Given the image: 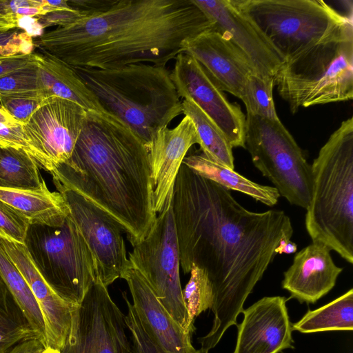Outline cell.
I'll return each mask as SVG.
<instances>
[{"label": "cell", "mask_w": 353, "mask_h": 353, "mask_svg": "<svg viewBox=\"0 0 353 353\" xmlns=\"http://www.w3.org/2000/svg\"><path fill=\"white\" fill-rule=\"evenodd\" d=\"M285 296H265L243 310L234 353H279L293 348Z\"/></svg>", "instance_id": "obj_17"}, {"label": "cell", "mask_w": 353, "mask_h": 353, "mask_svg": "<svg viewBox=\"0 0 353 353\" xmlns=\"http://www.w3.org/2000/svg\"><path fill=\"white\" fill-rule=\"evenodd\" d=\"M180 266L202 270L214 294L210 331L199 338L201 348L214 347L236 318L293 226L283 210L252 212L230 190L182 164L172 200Z\"/></svg>", "instance_id": "obj_1"}, {"label": "cell", "mask_w": 353, "mask_h": 353, "mask_svg": "<svg viewBox=\"0 0 353 353\" xmlns=\"http://www.w3.org/2000/svg\"><path fill=\"white\" fill-rule=\"evenodd\" d=\"M52 1L0 0V28H19L25 31L26 21L55 10Z\"/></svg>", "instance_id": "obj_31"}, {"label": "cell", "mask_w": 353, "mask_h": 353, "mask_svg": "<svg viewBox=\"0 0 353 353\" xmlns=\"http://www.w3.org/2000/svg\"><path fill=\"white\" fill-rule=\"evenodd\" d=\"M183 52L194 58L221 91L240 99L248 77L256 72L247 57L215 30L184 41Z\"/></svg>", "instance_id": "obj_18"}, {"label": "cell", "mask_w": 353, "mask_h": 353, "mask_svg": "<svg viewBox=\"0 0 353 353\" xmlns=\"http://www.w3.org/2000/svg\"><path fill=\"white\" fill-rule=\"evenodd\" d=\"M34 49L33 37L19 28H0V56L29 54Z\"/></svg>", "instance_id": "obj_37"}, {"label": "cell", "mask_w": 353, "mask_h": 353, "mask_svg": "<svg viewBox=\"0 0 353 353\" xmlns=\"http://www.w3.org/2000/svg\"><path fill=\"white\" fill-rule=\"evenodd\" d=\"M37 56L35 52L0 56V77L34 62Z\"/></svg>", "instance_id": "obj_40"}, {"label": "cell", "mask_w": 353, "mask_h": 353, "mask_svg": "<svg viewBox=\"0 0 353 353\" xmlns=\"http://www.w3.org/2000/svg\"><path fill=\"white\" fill-rule=\"evenodd\" d=\"M288 63L352 24V14H341L322 0H236Z\"/></svg>", "instance_id": "obj_7"}, {"label": "cell", "mask_w": 353, "mask_h": 353, "mask_svg": "<svg viewBox=\"0 0 353 353\" xmlns=\"http://www.w3.org/2000/svg\"><path fill=\"white\" fill-rule=\"evenodd\" d=\"M194 144H199L196 128L192 119L185 115L174 128H163L154 135L148 150L153 209L156 213L161 212L166 203L172 199L180 168Z\"/></svg>", "instance_id": "obj_19"}, {"label": "cell", "mask_w": 353, "mask_h": 353, "mask_svg": "<svg viewBox=\"0 0 353 353\" xmlns=\"http://www.w3.org/2000/svg\"><path fill=\"white\" fill-rule=\"evenodd\" d=\"M86 110L59 97L46 99L22 131L39 167L51 172L70 157L79 136Z\"/></svg>", "instance_id": "obj_12"}, {"label": "cell", "mask_w": 353, "mask_h": 353, "mask_svg": "<svg viewBox=\"0 0 353 353\" xmlns=\"http://www.w3.org/2000/svg\"><path fill=\"white\" fill-rule=\"evenodd\" d=\"M214 23V30L227 37L249 60L255 72L275 77L283 61L236 0H193Z\"/></svg>", "instance_id": "obj_15"}, {"label": "cell", "mask_w": 353, "mask_h": 353, "mask_svg": "<svg viewBox=\"0 0 353 353\" xmlns=\"http://www.w3.org/2000/svg\"><path fill=\"white\" fill-rule=\"evenodd\" d=\"M125 316L99 278L78 305L69 339L61 353H130Z\"/></svg>", "instance_id": "obj_11"}, {"label": "cell", "mask_w": 353, "mask_h": 353, "mask_svg": "<svg viewBox=\"0 0 353 353\" xmlns=\"http://www.w3.org/2000/svg\"><path fill=\"white\" fill-rule=\"evenodd\" d=\"M0 242L37 302L44 323L46 347L61 351L69 339L78 305L67 301L50 286L34 265L24 244L1 236Z\"/></svg>", "instance_id": "obj_16"}, {"label": "cell", "mask_w": 353, "mask_h": 353, "mask_svg": "<svg viewBox=\"0 0 353 353\" xmlns=\"http://www.w3.org/2000/svg\"><path fill=\"white\" fill-rule=\"evenodd\" d=\"M30 92H40L37 59L0 77V94Z\"/></svg>", "instance_id": "obj_33"}, {"label": "cell", "mask_w": 353, "mask_h": 353, "mask_svg": "<svg viewBox=\"0 0 353 353\" xmlns=\"http://www.w3.org/2000/svg\"><path fill=\"white\" fill-rule=\"evenodd\" d=\"M73 68L103 110L125 123L147 149L157 132L182 114V100L164 66Z\"/></svg>", "instance_id": "obj_4"}, {"label": "cell", "mask_w": 353, "mask_h": 353, "mask_svg": "<svg viewBox=\"0 0 353 353\" xmlns=\"http://www.w3.org/2000/svg\"><path fill=\"white\" fill-rule=\"evenodd\" d=\"M182 114L193 121L202 153L212 161L234 170L232 147L215 123L189 97L182 100Z\"/></svg>", "instance_id": "obj_26"}, {"label": "cell", "mask_w": 353, "mask_h": 353, "mask_svg": "<svg viewBox=\"0 0 353 353\" xmlns=\"http://www.w3.org/2000/svg\"><path fill=\"white\" fill-rule=\"evenodd\" d=\"M0 145L21 148L33 157L31 148L22 131L21 125L10 127L0 124Z\"/></svg>", "instance_id": "obj_39"}, {"label": "cell", "mask_w": 353, "mask_h": 353, "mask_svg": "<svg viewBox=\"0 0 353 353\" xmlns=\"http://www.w3.org/2000/svg\"><path fill=\"white\" fill-rule=\"evenodd\" d=\"M0 124L6 125L10 127L20 125L15 119H14L10 114H9L1 105H0Z\"/></svg>", "instance_id": "obj_43"}, {"label": "cell", "mask_w": 353, "mask_h": 353, "mask_svg": "<svg viewBox=\"0 0 353 353\" xmlns=\"http://www.w3.org/2000/svg\"><path fill=\"white\" fill-rule=\"evenodd\" d=\"M171 79L181 99L190 98L219 128L232 148H245L246 117L231 103L200 63L181 52L174 59Z\"/></svg>", "instance_id": "obj_14"}, {"label": "cell", "mask_w": 353, "mask_h": 353, "mask_svg": "<svg viewBox=\"0 0 353 353\" xmlns=\"http://www.w3.org/2000/svg\"><path fill=\"white\" fill-rule=\"evenodd\" d=\"M274 85L292 113L300 108L352 100L353 26L283 63Z\"/></svg>", "instance_id": "obj_6"}, {"label": "cell", "mask_w": 353, "mask_h": 353, "mask_svg": "<svg viewBox=\"0 0 353 353\" xmlns=\"http://www.w3.org/2000/svg\"><path fill=\"white\" fill-rule=\"evenodd\" d=\"M122 296L128 306L125 323L132 335V350L135 353H168L157 345L148 336L139 323L132 305L128 299L126 293L123 292ZM200 350L201 353H208V351L201 348Z\"/></svg>", "instance_id": "obj_35"}, {"label": "cell", "mask_w": 353, "mask_h": 353, "mask_svg": "<svg viewBox=\"0 0 353 353\" xmlns=\"http://www.w3.org/2000/svg\"><path fill=\"white\" fill-rule=\"evenodd\" d=\"M45 347L43 343L34 338L19 343L6 353H41Z\"/></svg>", "instance_id": "obj_41"}, {"label": "cell", "mask_w": 353, "mask_h": 353, "mask_svg": "<svg viewBox=\"0 0 353 353\" xmlns=\"http://www.w3.org/2000/svg\"><path fill=\"white\" fill-rule=\"evenodd\" d=\"M214 23L193 0L114 1L106 10L33 39L34 48L72 68L165 67L183 43Z\"/></svg>", "instance_id": "obj_2"}, {"label": "cell", "mask_w": 353, "mask_h": 353, "mask_svg": "<svg viewBox=\"0 0 353 353\" xmlns=\"http://www.w3.org/2000/svg\"><path fill=\"white\" fill-rule=\"evenodd\" d=\"M305 225L312 243L353 264V118L341 122L314 159Z\"/></svg>", "instance_id": "obj_5"}, {"label": "cell", "mask_w": 353, "mask_h": 353, "mask_svg": "<svg viewBox=\"0 0 353 353\" xmlns=\"http://www.w3.org/2000/svg\"><path fill=\"white\" fill-rule=\"evenodd\" d=\"M190 277L183 290V297L191 324L201 312L211 309L214 294L211 284L203 271L192 266Z\"/></svg>", "instance_id": "obj_32"}, {"label": "cell", "mask_w": 353, "mask_h": 353, "mask_svg": "<svg viewBox=\"0 0 353 353\" xmlns=\"http://www.w3.org/2000/svg\"><path fill=\"white\" fill-rule=\"evenodd\" d=\"M57 189L94 257L98 278L108 288L121 278L130 264L123 230L113 219L79 194L63 188Z\"/></svg>", "instance_id": "obj_13"}, {"label": "cell", "mask_w": 353, "mask_h": 353, "mask_svg": "<svg viewBox=\"0 0 353 353\" xmlns=\"http://www.w3.org/2000/svg\"><path fill=\"white\" fill-rule=\"evenodd\" d=\"M7 352H8V350H1V351H0V353H6Z\"/></svg>", "instance_id": "obj_45"}, {"label": "cell", "mask_w": 353, "mask_h": 353, "mask_svg": "<svg viewBox=\"0 0 353 353\" xmlns=\"http://www.w3.org/2000/svg\"><path fill=\"white\" fill-rule=\"evenodd\" d=\"M274 77H265L254 72L245 83L241 100L247 114L268 119H279L273 101Z\"/></svg>", "instance_id": "obj_30"}, {"label": "cell", "mask_w": 353, "mask_h": 353, "mask_svg": "<svg viewBox=\"0 0 353 353\" xmlns=\"http://www.w3.org/2000/svg\"><path fill=\"white\" fill-rule=\"evenodd\" d=\"M44 100L40 92L0 94L1 106L21 125L30 119Z\"/></svg>", "instance_id": "obj_34"}, {"label": "cell", "mask_w": 353, "mask_h": 353, "mask_svg": "<svg viewBox=\"0 0 353 353\" xmlns=\"http://www.w3.org/2000/svg\"><path fill=\"white\" fill-rule=\"evenodd\" d=\"M330 250L312 243L296 253L284 272L282 288L301 303H314L335 285L343 268L334 262Z\"/></svg>", "instance_id": "obj_21"}, {"label": "cell", "mask_w": 353, "mask_h": 353, "mask_svg": "<svg viewBox=\"0 0 353 353\" xmlns=\"http://www.w3.org/2000/svg\"><path fill=\"white\" fill-rule=\"evenodd\" d=\"M50 173L56 188L74 191L113 219L132 246L157 217L148 150L125 123L106 111L86 110L70 157Z\"/></svg>", "instance_id": "obj_3"}, {"label": "cell", "mask_w": 353, "mask_h": 353, "mask_svg": "<svg viewBox=\"0 0 353 353\" xmlns=\"http://www.w3.org/2000/svg\"><path fill=\"white\" fill-rule=\"evenodd\" d=\"M130 353H135V352L132 350Z\"/></svg>", "instance_id": "obj_46"}, {"label": "cell", "mask_w": 353, "mask_h": 353, "mask_svg": "<svg viewBox=\"0 0 353 353\" xmlns=\"http://www.w3.org/2000/svg\"><path fill=\"white\" fill-rule=\"evenodd\" d=\"M292 328L301 333L352 331L353 289L319 308L308 310Z\"/></svg>", "instance_id": "obj_27"}, {"label": "cell", "mask_w": 353, "mask_h": 353, "mask_svg": "<svg viewBox=\"0 0 353 353\" xmlns=\"http://www.w3.org/2000/svg\"><path fill=\"white\" fill-rule=\"evenodd\" d=\"M30 223L0 200V236L24 244Z\"/></svg>", "instance_id": "obj_36"}, {"label": "cell", "mask_w": 353, "mask_h": 353, "mask_svg": "<svg viewBox=\"0 0 353 353\" xmlns=\"http://www.w3.org/2000/svg\"><path fill=\"white\" fill-rule=\"evenodd\" d=\"M121 278L128 283L143 330L157 345L168 353H201L192 344V334L174 320L130 262Z\"/></svg>", "instance_id": "obj_20"}, {"label": "cell", "mask_w": 353, "mask_h": 353, "mask_svg": "<svg viewBox=\"0 0 353 353\" xmlns=\"http://www.w3.org/2000/svg\"><path fill=\"white\" fill-rule=\"evenodd\" d=\"M41 353H61L60 350L50 347H46L43 351Z\"/></svg>", "instance_id": "obj_44"}, {"label": "cell", "mask_w": 353, "mask_h": 353, "mask_svg": "<svg viewBox=\"0 0 353 353\" xmlns=\"http://www.w3.org/2000/svg\"><path fill=\"white\" fill-rule=\"evenodd\" d=\"M34 338L39 339L0 277V351Z\"/></svg>", "instance_id": "obj_29"}, {"label": "cell", "mask_w": 353, "mask_h": 353, "mask_svg": "<svg viewBox=\"0 0 353 353\" xmlns=\"http://www.w3.org/2000/svg\"><path fill=\"white\" fill-rule=\"evenodd\" d=\"M183 164L197 174L218 183L225 189L243 193L265 205H275L280 197L274 187L255 183L234 170L212 161L202 152L186 156Z\"/></svg>", "instance_id": "obj_24"}, {"label": "cell", "mask_w": 353, "mask_h": 353, "mask_svg": "<svg viewBox=\"0 0 353 353\" xmlns=\"http://www.w3.org/2000/svg\"><path fill=\"white\" fill-rule=\"evenodd\" d=\"M83 16V12L71 8L70 9H59L48 12L36 17V21L41 29L57 26L58 27L70 25Z\"/></svg>", "instance_id": "obj_38"}, {"label": "cell", "mask_w": 353, "mask_h": 353, "mask_svg": "<svg viewBox=\"0 0 353 353\" xmlns=\"http://www.w3.org/2000/svg\"><path fill=\"white\" fill-rule=\"evenodd\" d=\"M0 277L39 339L45 343L43 319L27 282L0 242Z\"/></svg>", "instance_id": "obj_28"}, {"label": "cell", "mask_w": 353, "mask_h": 353, "mask_svg": "<svg viewBox=\"0 0 353 353\" xmlns=\"http://www.w3.org/2000/svg\"><path fill=\"white\" fill-rule=\"evenodd\" d=\"M37 63L40 92L45 99L59 97L74 101L86 110L105 111L72 66L38 53Z\"/></svg>", "instance_id": "obj_22"}, {"label": "cell", "mask_w": 353, "mask_h": 353, "mask_svg": "<svg viewBox=\"0 0 353 353\" xmlns=\"http://www.w3.org/2000/svg\"><path fill=\"white\" fill-rule=\"evenodd\" d=\"M297 251V245L291 241V239H282L278 247L275 250L278 254H292Z\"/></svg>", "instance_id": "obj_42"}, {"label": "cell", "mask_w": 353, "mask_h": 353, "mask_svg": "<svg viewBox=\"0 0 353 353\" xmlns=\"http://www.w3.org/2000/svg\"><path fill=\"white\" fill-rule=\"evenodd\" d=\"M24 245L50 286L67 301L79 305L98 277L97 265L69 215L60 225L30 224Z\"/></svg>", "instance_id": "obj_8"}, {"label": "cell", "mask_w": 353, "mask_h": 353, "mask_svg": "<svg viewBox=\"0 0 353 353\" xmlns=\"http://www.w3.org/2000/svg\"><path fill=\"white\" fill-rule=\"evenodd\" d=\"M0 200L30 224L60 225L68 216L62 195L59 192H50L48 187L39 190L0 188Z\"/></svg>", "instance_id": "obj_23"}, {"label": "cell", "mask_w": 353, "mask_h": 353, "mask_svg": "<svg viewBox=\"0 0 353 353\" xmlns=\"http://www.w3.org/2000/svg\"><path fill=\"white\" fill-rule=\"evenodd\" d=\"M39 167L26 150L0 145V188L39 190L47 188Z\"/></svg>", "instance_id": "obj_25"}, {"label": "cell", "mask_w": 353, "mask_h": 353, "mask_svg": "<svg viewBox=\"0 0 353 353\" xmlns=\"http://www.w3.org/2000/svg\"><path fill=\"white\" fill-rule=\"evenodd\" d=\"M172 200L158 214L145 236L132 246L128 260L174 320L192 334L195 327L190 322L183 297Z\"/></svg>", "instance_id": "obj_10"}, {"label": "cell", "mask_w": 353, "mask_h": 353, "mask_svg": "<svg viewBox=\"0 0 353 353\" xmlns=\"http://www.w3.org/2000/svg\"><path fill=\"white\" fill-rule=\"evenodd\" d=\"M245 145L255 168L280 196L306 210L312 186L311 165L280 119L247 114Z\"/></svg>", "instance_id": "obj_9"}]
</instances>
